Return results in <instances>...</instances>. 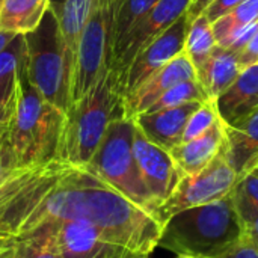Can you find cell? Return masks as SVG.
I'll list each match as a JSON object with an SVG mask.
<instances>
[{"label": "cell", "mask_w": 258, "mask_h": 258, "mask_svg": "<svg viewBox=\"0 0 258 258\" xmlns=\"http://www.w3.org/2000/svg\"><path fill=\"white\" fill-rule=\"evenodd\" d=\"M240 71L239 53L216 45L203 67L197 70V79L209 98L215 101L234 83Z\"/></svg>", "instance_id": "cell-18"}, {"label": "cell", "mask_w": 258, "mask_h": 258, "mask_svg": "<svg viewBox=\"0 0 258 258\" xmlns=\"http://www.w3.org/2000/svg\"><path fill=\"white\" fill-rule=\"evenodd\" d=\"M215 258H258V251L245 242H240Z\"/></svg>", "instance_id": "cell-33"}, {"label": "cell", "mask_w": 258, "mask_h": 258, "mask_svg": "<svg viewBox=\"0 0 258 258\" xmlns=\"http://www.w3.org/2000/svg\"><path fill=\"white\" fill-rule=\"evenodd\" d=\"M252 168H255V169H257V171H258V160H257V162H255V163H254V166H252ZM249 169H251V168H249Z\"/></svg>", "instance_id": "cell-39"}, {"label": "cell", "mask_w": 258, "mask_h": 258, "mask_svg": "<svg viewBox=\"0 0 258 258\" xmlns=\"http://www.w3.org/2000/svg\"><path fill=\"white\" fill-rule=\"evenodd\" d=\"M32 236H36V248L30 258H62L54 237V225L42 227Z\"/></svg>", "instance_id": "cell-28"}, {"label": "cell", "mask_w": 258, "mask_h": 258, "mask_svg": "<svg viewBox=\"0 0 258 258\" xmlns=\"http://www.w3.org/2000/svg\"><path fill=\"white\" fill-rule=\"evenodd\" d=\"M26 39L27 82L41 97L62 110L65 115L71 107V85L74 71V56L67 47L59 24L48 9L39 26Z\"/></svg>", "instance_id": "cell-5"}, {"label": "cell", "mask_w": 258, "mask_h": 258, "mask_svg": "<svg viewBox=\"0 0 258 258\" xmlns=\"http://www.w3.org/2000/svg\"><path fill=\"white\" fill-rule=\"evenodd\" d=\"M242 242L248 243L249 246L255 248L258 251V218L249 225L243 230V237H242Z\"/></svg>", "instance_id": "cell-35"}, {"label": "cell", "mask_w": 258, "mask_h": 258, "mask_svg": "<svg viewBox=\"0 0 258 258\" xmlns=\"http://www.w3.org/2000/svg\"><path fill=\"white\" fill-rule=\"evenodd\" d=\"M210 101L207 92L198 82L195 80H187L183 83L175 85L169 91H166L156 103H153L147 112H157V110H165L171 107H178L187 103H207Z\"/></svg>", "instance_id": "cell-23"}, {"label": "cell", "mask_w": 258, "mask_h": 258, "mask_svg": "<svg viewBox=\"0 0 258 258\" xmlns=\"http://www.w3.org/2000/svg\"><path fill=\"white\" fill-rule=\"evenodd\" d=\"M242 237L243 225L228 195L171 216L163 225L159 246L178 255L215 258L240 243Z\"/></svg>", "instance_id": "cell-2"}, {"label": "cell", "mask_w": 258, "mask_h": 258, "mask_svg": "<svg viewBox=\"0 0 258 258\" xmlns=\"http://www.w3.org/2000/svg\"><path fill=\"white\" fill-rule=\"evenodd\" d=\"M50 9V0H0V30L27 35Z\"/></svg>", "instance_id": "cell-19"}, {"label": "cell", "mask_w": 258, "mask_h": 258, "mask_svg": "<svg viewBox=\"0 0 258 258\" xmlns=\"http://www.w3.org/2000/svg\"><path fill=\"white\" fill-rule=\"evenodd\" d=\"M159 0H116L115 14V48L124 41L135 24L157 3ZM113 56V54H112Z\"/></svg>", "instance_id": "cell-24"}, {"label": "cell", "mask_w": 258, "mask_h": 258, "mask_svg": "<svg viewBox=\"0 0 258 258\" xmlns=\"http://www.w3.org/2000/svg\"><path fill=\"white\" fill-rule=\"evenodd\" d=\"M86 222L136 255L159 246L160 219L127 200L89 166L62 159L18 166L0 181V237L24 239L47 225Z\"/></svg>", "instance_id": "cell-1"}, {"label": "cell", "mask_w": 258, "mask_h": 258, "mask_svg": "<svg viewBox=\"0 0 258 258\" xmlns=\"http://www.w3.org/2000/svg\"><path fill=\"white\" fill-rule=\"evenodd\" d=\"M230 15L239 26L258 21V0H243L230 12Z\"/></svg>", "instance_id": "cell-30"}, {"label": "cell", "mask_w": 258, "mask_h": 258, "mask_svg": "<svg viewBox=\"0 0 258 258\" xmlns=\"http://www.w3.org/2000/svg\"><path fill=\"white\" fill-rule=\"evenodd\" d=\"M195 79V68L189 56L183 51L171 62H168L163 68L150 76L139 88H136L122 100V116L127 119H133L139 113L147 112L153 103H156L166 91H169L175 85Z\"/></svg>", "instance_id": "cell-13"}, {"label": "cell", "mask_w": 258, "mask_h": 258, "mask_svg": "<svg viewBox=\"0 0 258 258\" xmlns=\"http://www.w3.org/2000/svg\"><path fill=\"white\" fill-rule=\"evenodd\" d=\"M225 150V124L219 121L204 135L181 142L169 153L181 175H194L206 169Z\"/></svg>", "instance_id": "cell-15"}, {"label": "cell", "mask_w": 258, "mask_h": 258, "mask_svg": "<svg viewBox=\"0 0 258 258\" xmlns=\"http://www.w3.org/2000/svg\"><path fill=\"white\" fill-rule=\"evenodd\" d=\"M237 177L239 175L222 153L201 172L183 175L171 197L157 209V218L165 225L171 216L183 210L210 204L228 197Z\"/></svg>", "instance_id": "cell-8"}, {"label": "cell", "mask_w": 258, "mask_h": 258, "mask_svg": "<svg viewBox=\"0 0 258 258\" xmlns=\"http://www.w3.org/2000/svg\"><path fill=\"white\" fill-rule=\"evenodd\" d=\"M133 154L144 184L160 207L174 192L180 178L178 171L169 151L150 142L135 125Z\"/></svg>", "instance_id": "cell-11"}, {"label": "cell", "mask_w": 258, "mask_h": 258, "mask_svg": "<svg viewBox=\"0 0 258 258\" xmlns=\"http://www.w3.org/2000/svg\"><path fill=\"white\" fill-rule=\"evenodd\" d=\"M203 103H187L157 112H144L133 118L136 128L157 147L171 151L181 144L190 115Z\"/></svg>", "instance_id": "cell-14"}, {"label": "cell", "mask_w": 258, "mask_h": 258, "mask_svg": "<svg viewBox=\"0 0 258 258\" xmlns=\"http://www.w3.org/2000/svg\"><path fill=\"white\" fill-rule=\"evenodd\" d=\"M17 92L18 79L14 85L0 88V125H9L17 104Z\"/></svg>", "instance_id": "cell-29"}, {"label": "cell", "mask_w": 258, "mask_h": 258, "mask_svg": "<svg viewBox=\"0 0 258 258\" xmlns=\"http://www.w3.org/2000/svg\"><path fill=\"white\" fill-rule=\"evenodd\" d=\"M36 248V236L24 239L0 237V258H30Z\"/></svg>", "instance_id": "cell-27"}, {"label": "cell", "mask_w": 258, "mask_h": 258, "mask_svg": "<svg viewBox=\"0 0 258 258\" xmlns=\"http://www.w3.org/2000/svg\"><path fill=\"white\" fill-rule=\"evenodd\" d=\"M177 258H200V257H194V255H178Z\"/></svg>", "instance_id": "cell-38"}, {"label": "cell", "mask_w": 258, "mask_h": 258, "mask_svg": "<svg viewBox=\"0 0 258 258\" xmlns=\"http://www.w3.org/2000/svg\"><path fill=\"white\" fill-rule=\"evenodd\" d=\"M243 0H213L210 6L206 9L204 15L210 23H215L218 18L230 14L234 8H237Z\"/></svg>", "instance_id": "cell-32"}, {"label": "cell", "mask_w": 258, "mask_h": 258, "mask_svg": "<svg viewBox=\"0 0 258 258\" xmlns=\"http://www.w3.org/2000/svg\"><path fill=\"white\" fill-rule=\"evenodd\" d=\"M115 14L116 0H94L76 50L71 85L73 103L83 98L112 65Z\"/></svg>", "instance_id": "cell-7"}, {"label": "cell", "mask_w": 258, "mask_h": 258, "mask_svg": "<svg viewBox=\"0 0 258 258\" xmlns=\"http://www.w3.org/2000/svg\"><path fill=\"white\" fill-rule=\"evenodd\" d=\"M17 35L15 33H9V32H5V30H0V51L15 38Z\"/></svg>", "instance_id": "cell-36"}, {"label": "cell", "mask_w": 258, "mask_h": 258, "mask_svg": "<svg viewBox=\"0 0 258 258\" xmlns=\"http://www.w3.org/2000/svg\"><path fill=\"white\" fill-rule=\"evenodd\" d=\"M190 0H159L128 32L124 41L115 48L112 56V71L116 76L118 88L135 57L159 35L169 29L181 15L186 14Z\"/></svg>", "instance_id": "cell-9"}, {"label": "cell", "mask_w": 258, "mask_h": 258, "mask_svg": "<svg viewBox=\"0 0 258 258\" xmlns=\"http://www.w3.org/2000/svg\"><path fill=\"white\" fill-rule=\"evenodd\" d=\"M26 65V39L17 35L0 51V88L14 85Z\"/></svg>", "instance_id": "cell-25"}, {"label": "cell", "mask_w": 258, "mask_h": 258, "mask_svg": "<svg viewBox=\"0 0 258 258\" xmlns=\"http://www.w3.org/2000/svg\"><path fill=\"white\" fill-rule=\"evenodd\" d=\"M187 17L181 15L169 29L153 39L130 63L119 82V92L122 100L139 88L150 76L163 68L175 56L184 51L187 35Z\"/></svg>", "instance_id": "cell-10"}, {"label": "cell", "mask_w": 258, "mask_h": 258, "mask_svg": "<svg viewBox=\"0 0 258 258\" xmlns=\"http://www.w3.org/2000/svg\"><path fill=\"white\" fill-rule=\"evenodd\" d=\"M215 47H216V41L213 36L212 23L203 14L189 23L186 42H184V53L189 56L195 68V73L209 59Z\"/></svg>", "instance_id": "cell-22"}, {"label": "cell", "mask_w": 258, "mask_h": 258, "mask_svg": "<svg viewBox=\"0 0 258 258\" xmlns=\"http://www.w3.org/2000/svg\"><path fill=\"white\" fill-rule=\"evenodd\" d=\"M221 121L233 127L258 109V63L240 71L234 83L215 100Z\"/></svg>", "instance_id": "cell-16"}, {"label": "cell", "mask_w": 258, "mask_h": 258, "mask_svg": "<svg viewBox=\"0 0 258 258\" xmlns=\"http://www.w3.org/2000/svg\"><path fill=\"white\" fill-rule=\"evenodd\" d=\"M224 156L237 175L258 160V109L233 127L225 125Z\"/></svg>", "instance_id": "cell-17"}, {"label": "cell", "mask_w": 258, "mask_h": 258, "mask_svg": "<svg viewBox=\"0 0 258 258\" xmlns=\"http://www.w3.org/2000/svg\"><path fill=\"white\" fill-rule=\"evenodd\" d=\"M65 113L45 101L27 82L24 70L18 76L17 104L8 125V141L20 166L57 159Z\"/></svg>", "instance_id": "cell-4"}, {"label": "cell", "mask_w": 258, "mask_h": 258, "mask_svg": "<svg viewBox=\"0 0 258 258\" xmlns=\"http://www.w3.org/2000/svg\"><path fill=\"white\" fill-rule=\"evenodd\" d=\"M53 225L62 258H148L116 245L91 224L67 221Z\"/></svg>", "instance_id": "cell-12"}, {"label": "cell", "mask_w": 258, "mask_h": 258, "mask_svg": "<svg viewBox=\"0 0 258 258\" xmlns=\"http://www.w3.org/2000/svg\"><path fill=\"white\" fill-rule=\"evenodd\" d=\"M92 3L94 0H50V11L53 12L63 41L74 57Z\"/></svg>", "instance_id": "cell-20"}, {"label": "cell", "mask_w": 258, "mask_h": 258, "mask_svg": "<svg viewBox=\"0 0 258 258\" xmlns=\"http://www.w3.org/2000/svg\"><path fill=\"white\" fill-rule=\"evenodd\" d=\"M230 198L245 230L258 218V171L255 168L237 177Z\"/></svg>", "instance_id": "cell-21"}, {"label": "cell", "mask_w": 258, "mask_h": 258, "mask_svg": "<svg viewBox=\"0 0 258 258\" xmlns=\"http://www.w3.org/2000/svg\"><path fill=\"white\" fill-rule=\"evenodd\" d=\"M8 136V125H0V145Z\"/></svg>", "instance_id": "cell-37"}, {"label": "cell", "mask_w": 258, "mask_h": 258, "mask_svg": "<svg viewBox=\"0 0 258 258\" xmlns=\"http://www.w3.org/2000/svg\"><path fill=\"white\" fill-rule=\"evenodd\" d=\"M133 119H113L86 166L127 200L157 216L159 206L144 184L133 154Z\"/></svg>", "instance_id": "cell-6"}, {"label": "cell", "mask_w": 258, "mask_h": 258, "mask_svg": "<svg viewBox=\"0 0 258 258\" xmlns=\"http://www.w3.org/2000/svg\"><path fill=\"white\" fill-rule=\"evenodd\" d=\"M122 116V97L112 68L65 115L57 159L86 166L101 144L109 124Z\"/></svg>", "instance_id": "cell-3"}, {"label": "cell", "mask_w": 258, "mask_h": 258, "mask_svg": "<svg viewBox=\"0 0 258 258\" xmlns=\"http://www.w3.org/2000/svg\"><path fill=\"white\" fill-rule=\"evenodd\" d=\"M20 165H18V160L14 154V150L8 141V136L6 139L2 142L0 145V181L9 174L12 172L14 169H17Z\"/></svg>", "instance_id": "cell-31"}, {"label": "cell", "mask_w": 258, "mask_h": 258, "mask_svg": "<svg viewBox=\"0 0 258 258\" xmlns=\"http://www.w3.org/2000/svg\"><path fill=\"white\" fill-rule=\"evenodd\" d=\"M213 0H190V5L186 11V17H187V23L194 21L197 17L203 15L206 12V9L210 6Z\"/></svg>", "instance_id": "cell-34"}, {"label": "cell", "mask_w": 258, "mask_h": 258, "mask_svg": "<svg viewBox=\"0 0 258 258\" xmlns=\"http://www.w3.org/2000/svg\"><path fill=\"white\" fill-rule=\"evenodd\" d=\"M219 121V113L216 109V104L213 100L203 103L189 118L184 133H183V139L181 142H187L192 141L201 135H204L207 130H210L216 122Z\"/></svg>", "instance_id": "cell-26"}]
</instances>
